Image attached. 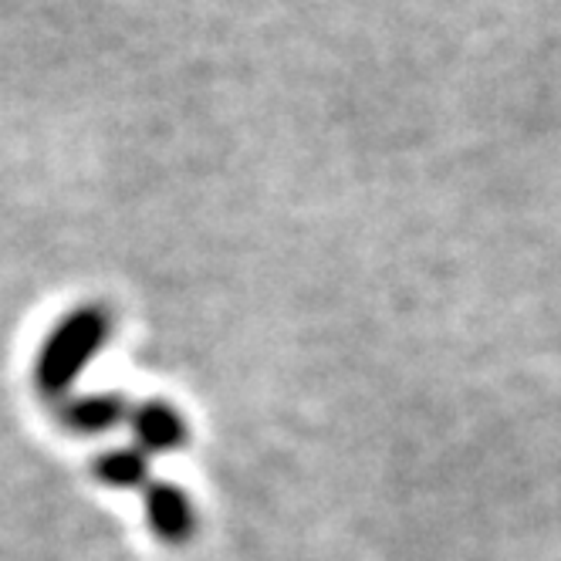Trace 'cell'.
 <instances>
[{
  "label": "cell",
  "mask_w": 561,
  "mask_h": 561,
  "mask_svg": "<svg viewBox=\"0 0 561 561\" xmlns=\"http://www.w3.org/2000/svg\"><path fill=\"white\" fill-rule=\"evenodd\" d=\"M108 339V318L102 308H78L51 332L37 358V386L45 392H65L92 355Z\"/></svg>",
  "instance_id": "6da1fadb"
},
{
  "label": "cell",
  "mask_w": 561,
  "mask_h": 561,
  "mask_svg": "<svg viewBox=\"0 0 561 561\" xmlns=\"http://www.w3.org/2000/svg\"><path fill=\"white\" fill-rule=\"evenodd\" d=\"M146 517L152 535L167 545H183L193 535V504L173 484H152L146 491Z\"/></svg>",
  "instance_id": "7a4b0ae2"
},
{
  "label": "cell",
  "mask_w": 561,
  "mask_h": 561,
  "mask_svg": "<svg viewBox=\"0 0 561 561\" xmlns=\"http://www.w3.org/2000/svg\"><path fill=\"white\" fill-rule=\"evenodd\" d=\"M133 430L139 450L167 454L186 444V423L167 403H142L133 410Z\"/></svg>",
  "instance_id": "3957f363"
},
{
  "label": "cell",
  "mask_w": 561,
  "mask_h": 561,
  "mask_svg": "<svg viewBox=\"0 0 561 561\" xmlns=\"http://www.w3.org/2000/svg\"><path fill=\"white\" fill-rule=\"evenodd\" d=\"M126 413L129 410L118 396H85L65 410V423L82 433H102V430H112Z\"/></svg>",
  "instance_id": "277c9868"
},
{
  "label": "cell",
  "mask_w": 561,
  "mask_h": 561,
  "mask_svg": "<svg viewBox=\"0 0 561 561\" xmlns=\"http://www.w3.org/2000/svg\"><path fill=\"white\" fill-rule=\"evenodd\" d=\"M149 473L146 454L139 447H126V450H112L99 460V477L112 488H139Z\"/></svg>",
  "instance_id": "5b68a950"
}]
</instances>
